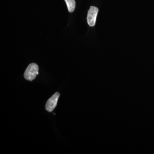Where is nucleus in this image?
<instances>
[{
    "label": "nucleus",
    "instance_id": "1",
    "mask_svg": "<svg viewBox=\"0 0 154 154\" xmlns=\"http://www.w3.org/2000/svg\"><path fill=\"white\" fill-rule=\"evenodd\" d=\"M38 67L35 63H31L26 69L24 73V78L25 79L32 81L36 78L38 74Z\"/></svg>",
    "mask_w": 154,
    "mask_h": 154
},
{
    "label": "nucleus",
    "instance_id": "3",
    "mask_svg": "<svg viewBox=\"0 0 154 154\" xmlns=\"http://www.w3.org/2000/svg\"><path fill=\"white\" fill-rule=\"evenodd\" d=\"M60 96V94L56 92L48 99L45 105V109L47 111L51 112L54 110L57 105L58 100Z\"/></svg>",
    "mask_w": 154,
    "mask_h": 154
},
{
    "label": "nucleus",
    "instance_id": "4",
    "mask_svg": "<svg viewBox=\"0 0 154 154\" xmlns=\"http://www.w3.org/2000/svg\"><path fill=\"white\" fill-rule=\"evenodd\" d=\"M66 3L68 10L70 13H72L74 11L75 8L76 3L75 0H64Z\"/></svg>",
    "mask_w": 154,
    "mask_h": 154
},
{
    "label": "nucleus",
    "instance_id": "2",
    "mask_svg": "<svg viewBox=\"0 0 154 154\" xmlns=\"http://www.w3.org/2000/svg\"><path fill=\"white\" fill-rule=\"evenodd\" d=\"M99 12V9L96 7L91 6L88 11L87 16V22L91 27H94L96 25V18Z\"/></svg>",
    "mask_w": 154,
    "mask_h": 154
}]
</instances>
